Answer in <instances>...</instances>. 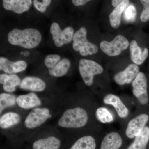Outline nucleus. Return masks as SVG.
I'll list each match as a JSON object with an SVG mask.
<instances>
[{
  "label": "nucleus",
  "instance_id": "1",
  "mask_svg": "<svg viewBox=\"0 0 149 149\" xmlns=\"http://www.w3.org/2000/svg\"><path fill=\"white\" fill-rule=\"evenodd\" d=\"M42 39L40 32L33 28H26L23 30L15 28L8 35V39L10 44L25 49L36 47L41 42Z\"/></svg>",
  "mask_w": 149,
  "mask_h": 149
},
{
  "label": "nucleus",
  "instance_id": "2",
  "mask_svg": "<svg viewBox=\"0 0 149 149\" xmlns=\"http://www.w3.org/2000/svg\"><path fill=\"white\" fill-rule=\"evenodd\" d=\"M88 120V113L80 107L69 109L63 113L58 125L65 128H80L85 126Z\"/></svg>",
  "mask_w": 149,
  "mask_h": 149
},
{
  "label": "nucleus",
  "instance_id": "3",
  "mask_svg": "<svg viewBox=\"0 0 149 149\" xmlns=\"http://www.w3.org/2000/svg\"><path fill=\"white\" fill-rule=\"evenodd\" d=\"M87 29L85 27H81L74 33L72 40V47L74 51H79L81 56H85L97 53L98 51L97 47L90 42L87 39Z\"/></svg>",
  "mask_w": 149,
  "mask_h": 149
},
{
  "label": "nucleus",
  "instance_id": "4",
  "mask_svg": "<svg viewBox=\"0 0 149 149\" xmlns=\"http://www.w3.org/2000/svg\"><path fill=\"white\" fill-rule=\"evenodd\" d=\"M79 70L84 83L88 86L93 84L95 75L103 71L102 67L95 61L85 59H82L79 61Z\"/></svg>",
  "mask_w": 149,
  "mask_h": 149
},
{
  "label": "nucleus",
  "instance_id": "5",
  "mask_svg": "<svg viewBox=\"0 0 149 149\" xmlns=\"http://www.w3.org/2000/svg\"><path fill=\"white\" fill-rule=\"evenodd\" d=\"M128 40L124 36L118 35L111 42L102 41L100 47L104 53L110 56L119 55L123 51L125 50L129 46Z\"/></svg>",
  "mask_w": 149,
  "mask_h": 149
},
{
  "label": "nucleus",
  "instance_id": "6",
  "mask_svg": "<svg viewBox=\"0 0 149 149\" xmlns=\"http://www.w3.org/2000/svg\"><path fill=\"white\" fill-rule=\"evenodd\" d=\"M50 32L52 35L55 45L58 47H61L63 45L70 43L74 35L73 28L67 27L61 30L59 25L56 22L52 24Z\"/></svg>",
  "mask_w": 149,
  "mask_h": 149
},
{
  "label": "nucleus",
  "instance_id": "7",
  "mask_svg": "<svg viewBox=\"0 0 149 149\" xmlns=\"http://www.w3.org/2000/svg\"><path fill=\"white\" fill-rule=\"evenodd\" d=\"M52 115L47 108H36L30 112L24 120L25 127L33 129L40 126L50 118Z\"/></svg>",
  "mask_w": 149,
  "mask_h": 149
},
{
  "label": "nucleus",
  "instance_id": "8",
  "mask_svg": "<svg viewBox=\"0 0 149 149\" xmlns=\"http://www.w3.org/2000/svg\"><path fill=\"white\" fill-rule=\"evenodd\" d=\"M132 86L133 94L139 102L143 105L148 103L149 97L147 91L148 82L146 74L143 72H139L132 82Z\"/></svg>",
  "mask_w": 149,
  "mask_h": 149
},
{
  "label": "nucleus",
  "instance_id": "9",
  "mask_svg": "<svg viewBox=\"0 0 149 149\" xmlns=\"http://www.w3.org/2000/svg\"><path fill=\"white\" fill-rule=\"evenodd\" d=\"M149 119L146 114L137 116L128 123L125 130V134L129 139L135 138L141 133L148 123Z\"/></svg>",
  "mask_w": 149,
  "mask_h": 149
},
{
  "label": "nucleus",
  "instance_id": "10",
  "mask_svg": "<svg viewBox=\"0 0 149 149\" xmlns=\"http://www.w3.org/2000/svg\"><path fill=\"white\" fill-rule=\"evenodd\" d=\"M139 72L138 65L135 64H130L125 70L118 72L115 75L114 80L119 85L129 84L133 82Z\"/></svg>",
  "mask_w": 149,
  "mask_h": 149
},
{
  "label": "nucleus",
  "instance_id": "11",
  "mask_svg": "<svg viewBox=\"0 0 149 149\" xmlns=\"http://www.w3.org/2000/svg\"><path fill=\"white\" fill-rule=\"evenodd\" d=\"M27 64L24 61L13 62L6 58H0V70L9 74L18 73L26 69Z\"/></svg>",
  "mask_w": 149,
  "mask_h": 149
},
{
  "label": "nucleus",
  "instance_id": "12",
  "mask_svg": "<svg viewBox=\"0 0 149 149\" xmlns=\"http://www.w3.org/2000/svg\"><path fill=\"white\" fill-rule=\"evenodd\" d=\"M31 0H3L4 8L15 13L22 14L28 10L32 4Z\"/></svg>",
  "mask_w": 149,
  "mask_h": 149
},
{
  "label": "nucleus",
  "instance_id": "13",
  "mask_svg": "<svg viewBox=\"0 0 149 149\" xmlns=\"http://www.w3.org/2000/svg\"><path fill=\"white\" fill-rule=\"evenodd\" d=\"M130 57L135 64L141 65L143 64L148 56L149 51L146 48L143 49L138 45L135 40H132L130 43Z\"/></svg>",
  "mask_w": 149,
  "mask_h": 149
},
{
  "label": "nucleus",
  "instance_id": "14",
  "mask_svg": "<svg viewBox=\"0 0 149 149\" xmlns=\"http://www.w3.org/2000/svg\"><path fill=\"white\" fill-rule=\"evenodd\" d=\"M103 101L105 104L114 107L118 114L121 118H125L128 115V109L118 96L113 94H108L104 97Z\"/></svg>",
  "mask_w": 149,
  "mask_h": 149
},
{
  "label": "nucleus",
  "instance_id": "15",
  "mask_svg": "<svg viewBox=\"0 0 149 149\" xmlns=\"http://www.w3.org/2000/svg\"><path fill=\"white\" fill-rule=\"evenodd\" d=\"M22 89L35 92H42L45 89L46 84L43 80L35 77H25L19 85Z\"/></svg>",
  "mask_w": 149,
  "mask_h": 149
},
{
  "label": "nucleus",
  "instance_id": "16",
  "mask_svg": "<svg viewBox=\"0 0 149 149\" xmlns=\"http://www.w3.org/2000/svg\"><path fill=\"white\" fill-rule=\"evenodd\" d=\"M16 103L18 106L24 109L32 108L41 104L40 99L33 93L19 96L17 98Z\"/></svg>",
  "mask_w": 149,
  "mask_h": 149
},
{
  "label": "nucleus",
  "instance_id": "17",
  "mask_svg": "<svg viewBox=\"0 0 149 149\" xmlns=\"http://www.w3.org/2000/svg\"><path fill=\"white\" fill-rule=\"evenodd\" d=\"M122 143V139L119 133L111 132L105 136L100 149H119Z\"/></svg>",
  "mask_w": 149,
  "mask_h": 149
},
{
  "label": "nucleus",
  "instance_id": "18",
  "mask_svg": "<svg viewBox=\"0 0 149 149\" xmlns=\"http://www.w3.org/2000/svg\"><path fill=\"white\" fill-rule=\"evenodd\" d=\"M21 80L16 74H2L0 75V83L3 84L4 90L12 93L15 91L16 86L19 85Z\"/></svg>",
  "mask_w": 149,
  "mask_h": 149
},
{
  "label": "nucleus",
  "instance_id": "19",
  "mask_svg": "<svg viewBox=\"0 0 149 149\" xmlns=\"http://www.w3.org/2000/svg\"><path fill=\"white\" fill-rule=\"evenodd\" d=\"M61 146L59 139L54 136L40 139L34 142L33 149H59Z\"/></svg>",
  "mask_w": 149,
  "mask_h": 149
},
{
  "label": "nucleus",
  "instance_id": "20",
  "mask_svg": "<svg viewBox=\"0 0 149 149\" xmlns=\"http://www.w3.org/2000/svg\"><path fill=\"white\" fill-rule=\"evenodd\" d=\"M128 0L123 1L109 15L110 23L113 28L116 29L119 27L121 21V16L122 13L125 10L129 3Z\"/></svg>",
  "mask_w": 149,
  "mask_h": 149
},
{
  "label": "nucleus",
  "instance_id": "21",
  "mask_svg": "<svg viewBox=\"0 0 149 149\" xmlns=\"http://www.w3.org/2000/svg\"><path fill=\"white\" fill-rule=\"evenodd\" d=\"M149 141V127L146 126L127 149H146Z\"/></svg>",
  "mask_w": 149,
  "mask_h": 149
},
{
  "label": "nucleus",
  "instance_id": "22",
  "mask_svg": "<svg viewBox=\"0 0 149 149\" xmlns=\"http://www.w3.org/2000/svg\"><path fill=\"white\" fill-rule=\"evenodd\" d=\"M20 116L13 112L7 113L0 118V127L3 129H7L18 124L20 122Z\"/></svg>",
  "mask_w": 149,
  "mask_h": 149
},
{
  "label": "nucleus",
  "instance_id": "23",
  "mask_svg": "<svg viewBox=\"0 0 149 149\" xmlns=\"http://www.w3.org/2000/svg\"><path fill=\"white\" fill-rule=\"evenodd\" d=\"M70 62L67 58H63L53 68L49 69V72L52 76L60 77L64 76L67 73L70 66Z\"/></svg>",
  "mask_w": 149,
  "mask_h": 149
},
{
  "label": "nucleus",
  "instance_id": "24",
  "mask_svg": "<svg viewBox=\"0 0 149 149\" xmlns=\"http://www.w3.org/2000/svg\"><path fill=\"white\" fill-rule=\"evenodd\" d=\"M95 140L92 136H83L77 140L70 149H96Z\"/></svg>",
  "mask_w": 149,
  "mask_h": 149
},
{
  "label": "nucleus",
  "instance_id": "25",
  "mask_svg": "<svg viewBox=\"0 0 149 149\" xmlns=\"http://www.w3.org/2000/svg\"><path fill=\"white\" fill-rule=\"evenodd\" d=\"M17 98L14 95L7 93L0 95V113H1L4 109L9 107L15 105Z\"/></svg>",
  "mask_w": 149,
  "mask_h": 149
},
{
  "label": "nucleus",
  "instance_id": "26",
  "mask_svg": "<svg viewBox=\"0 0 149 149\" xmlns=\"http://www.w3.org/2000/svg\"><path fill=\"white\" fill-rule=\"evenodd\" d=\"M95 115L97 119L102 123L111 122L113 120L112 115L106 108H99L96 111Z\"/></svg>",
  "mask_w": 149,
  "mask_h": 149
},
{
  "label": "nucleus",
  "instance_id": "27",
  "mask_svg": "<svg viewBox=\"0 0 149 149\" xmlns=\"http://www.w3.org/2000/svg\"><path fill=\"white\" fill-rule=\"evenodd\" d=\"M137 11L135 6L133 4L128 5L124 10V18L125 21L128 22L132 23L136 19Z\"/></svg>",
  "mask_w": 149,
  "mask_h": 149
},
{
  "label": "nucleus",
  "instance_id": "28",
  "mask_svg": "<svg viewBox=\"0 0 149 149\" xmlns=\"http://www.w3.org/2000/svg\"><path fill=\"white\" fill-rule=\"evenodd\" d=\"M61 56L58 54L49 55L45 60V64L49 69L53 68L59 62Z\"/></svg>",
  "mask_w": 149,
  "mask_h": 149
},
{
  "label": "nucleus",
  "instance_id": "29",
  "mask_svg": "<svg viewBox=\"0 0 149 149\" xmlns=\"http://www.w3.org/2000/svg\"><path fill=\"white\" fill-rule=\"evenodd\" d=\"M141 2L144 8L140 18L143 22H147L149 20V0H141Z\"/></svg>",
  "mask_w": 149,
  "mask_h": 149
},
{
  "label": "nucleus",
  "instance_id": "30",
  "mask_svg": "<svg viewBox=\"0 0 149 149\" xmlns=\"http://www.w3.org/2000/svg\"><path fill=\"white\" fill-rule=\"evenodd\" d=\"M50 0H43L40 1L37 0L33 1L34 6L37 10L40 12L44 13L45 12L47 7L50 5L51 3Z\"/></svg>",
  "mask_w": 149,
  "mask_h": 149
},
{
  "label": "nucleus",
  "instance_id": "31",
  "mask_svg": "<svg viewBox=\"0 0 149 149\" xmlns=\"http://www.w3.org/2000/svg\"><path fill=\"white\" fill-rule=\"evenodd\" d=\"M89 1H88V0H72V3L74 6H77L84 5L87 3L89 2Z\"/></svg>",
  "mask_w": 149,
  "mask_h": 149
},
{
  "label": "nucleus",
  "instance_id": "32",
  "mask_svg": "<svg viewBox=\"0 0 149 149\" xmlns=\"http://www.w3.org/2000/svg\"><path fill=\"white\" fill-rule=\"evenodd\" d=\"M122 1H121V0H113L112 1V5L114 7L116 8V7L120 5L122 2Z\"/></svg>",
  "mask_w": 149,
  "mask_h": 149
},
{
  "label": "nucleus",
  "instance_id": "33",
  "mask_svg": "<svg viewBox=\"0 0 149 149\" xmlns=\"http://www.w3.org/2000/svg\"><path fill=\"white\" fill-rule=\"evenodd\" d=\"M23 55L25 57H28L30 55V54H29V52H28V51H25V52H24Z\"/></svg>",
  "mask_w": 149,
  "mask_h": 149
},
{
  "label": "nucleus",
  "instance_id": "34",
  "mask_svg": "<svg viewBox=\"0 0 149 149\" xmlns=\"http://www.w3.org/2000/svg\"><path fill=\"white\" fill-rule=\"evenodd\" d=\"M23 53H24V52H21L20 53V54H22V55L23 54Z\"/></svg>",
  "mask_w": 149,
  "mask_h": 149
}]
</instances>
